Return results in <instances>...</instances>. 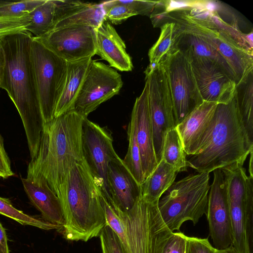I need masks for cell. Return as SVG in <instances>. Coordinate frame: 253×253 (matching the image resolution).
I'll list each match as a JSON object with an SVG mask.
<instances>
[{
    "label": "cell",
    "instance_id": "6da1fadb",
    "mask_svg": "<svg viewBox=\"0 0 253 253\" xmlns=\"http://www.w3.org/2000/svg\"><path fill=\"white\" fill-rule=\"evenodd\" d=\"M33 37L25 30L1 38L6 64L0 83L21 118L31 160L37 154L45 124L31 57Z\"/></svg>",
    "mask_w": 253,
    "mask_h": 253
},
{
    "label": "cell",
    "instance_id": "7a4b0ae2",
    "mask_svg": "<svg viewBox=\"0 0 253 253\" xmlns=\"http://www.w3.org/2000/svg\"><path fill=\"white\" fill-rule=\"evenodd\" d=\"M101 189L84 158L75 163L59 186L64 224L60 231L70 241L97 236L107 225L101 200Z\"/></svg>",
    "mask_w": 253,
    "mask_h": 253
},
{
    "label": "cell",
    "instance_id": "3957f363",
    "mask_svg": "<svg viewBox=\"0 0 253 253\" xmlns=\"http://www.w3.org/2000/svg\"><path fill=\"white\" fill-rule=\"evenodd\" d=\"M85 118L74 110L45 123L37 154L28 166V178L42 177L57 195L66 174L84 157L82 127Z\"/></svg>",
    "mask_w": 253,
    "mask_h": 253
},
{
    "label": "cell",
    "instance_id": "277c9868",
    "mask_svg": "<svg viewBox=\"0 0 253 253\" xmlns=\"http://www.w3.org/2000/svg\"><path fill=\"white\" fill-rule=\"evenodd\" d=\"M253 150V142L242 123L235 95L228 104H217L208 144L187 160V165L199 173H210L235 163L244 165Z\"/></svg>",
    "mask_w": 253,
    "mask_h": 253
},
{
    "label": "cell",
    "instance_id": "5b68a950",
    "mask_svg": "<svg viewBox=\"0 0 253 253\" xmlns=\"http://www.w3.org/2000/svg\"><path fill=\"white\" fill-rule=\"evenodd\" d=\"M107 224L117 234L126 253H161L172 233L160 214L158 204L141 196L128 211L114 208L100 195Z\"/></svg>",
    "mask_w": 253,
    "mask_h": 253
},
{
    "label": "cell",
    "instance_id": "8992f818",
    "mask_svg": "<svg viewBox=\"0 0 253 253\" xmlns=\"http://www.w3.org/2000/svg\"><path fill=\"white\" fill-rule=\"evenodd\" d=\"M209 172L191 174L174 182L159 200L161 216L172 232L179 231L185 221L196 224L206 214L210 189Z\"/></svg>",
    "mask_w": 253,
    "mask_h": 253
},
{
    "label": "cell",
    "instance_id": "52a82bcc",
    "mask_svg": "<svg viewBox=\"0 0 253 253\" xmlns=\"http://www.w3.org/2000/svg\"><path fill=\"white\" fill-rule=\"evenodd\" d=\"M227 183L232 246L237 253H252L253 176L238 163L221 168Z\"/></svg>",
    "mask_w": 253,
    "mask_h": 253
},
{
    "label": "cell",
    "instance_id": "ba28073f",
    "mask_svg": "<svg viewBox=\"0 0 253 253\" xmlns=\"http://www.w3.org/2000/svg\"><path fill=\"white\" fill-rule=\"evenodd\" d=\"M31 57L44 123L51 121L67 77L66 61L33 37Z\"/></svg>",
    "mask_w": 253,
    "mask_h": 253
},
{
    "label": "cell",
    "instance_id": "9c48e42d",
    "mask_svg": "<svg viewBox=\"0 0 253 253\" xmlns=\"http://www.w3.org/2000/svg\"><path fill=\"white\" fill-rule=\"evenodd\" d=\"M170 20L179 21L199 35L224 59L233 72L237 86L245 82L253 70V53L242 46L227 32L209 28L191 19L183 9L168 13Z\"/></svg>",
    "mask_w": 253,
    "mask_h": 253
},
{
    "label": "cell",
    "instance_id": "30bf717a",
    "mask_svg": "<svg viewBox=\"0 0 253 253\" xmlns=\"http://www.w3.org/2000/svg\"><path fill=\"white\" fill-rule=\"evenodd\" d=\"M160 66L166 74L176 126L204 101L189 61L180 50L172 54Z\"/></svg>",
    "mask_w": 253,
    "mask_h": 253
},
{
    "label": "cell",
    "instance_id": "8fae6325",
    "mask_svg": "<svg viewBox=\"0 0 253 253\" xmlns=\"http://www.w3.org/2000/svg\"><path fill=\"white\" fill-rule=\"evenodd\" d=\"M154 148L158 164L161 161L167 133L175 127L172 100L165 72L161 66L145 75Z\"/></svg>",
    "mask_w": 253,
    "mask_h": 253
},
{
    "label": "cell",
    "instance_id": "7c38bea8",
    "mask_svg": "<svg viewBox=\"0 0 253 253\" xmlns=\"http://www.w3.org/2000/svg\"><path fill=\"white\" fill-rule=\"evenodd\" d=\"M123 84L121 75L115 69L92 60L74 110L87 117L101 103L117 94Z\"/></svg>",
    "mask_w": 253,
    "mask_h": 253
},
{
    "label": "cell",
    "instance_id": "4fadbf2b",
    "mask_svg": "<svg viewBox=\"0 0 253 253\" xmlns=\"http://www.w3.org/2000/svg\"><path fill=\"white\" fill-rule=\"evenodd\" d=\"M112 132L85 118L82 127L84 157L91 172L98 182L102 195L109 201L107 171L109 164L119 157L113 145Z\"/></svg>",
    "mask_w": 253,
    "mask_h": 253
},
{
    "label": "cell",
    "instance_id": "5bb4252c",
    "mask_svg": "<svg viewBox=\"0 0 253 253\" xmlns=\"http://www.w3.org/2000/svg\"><path fill=\"white\" fill-rule=\"evenodd\" d=\"M34 38L67 62L92 57L95 54V34L90 27L57 28Z\"/></svg>",
    "mask_w": 253,
    "mask_h": 253
},
{
    "label": "cell",
    "instance_id": "9a60e30c",
    "mask_svg": "<svg viewBox=\"0 0 253 253\" xmlns=\"http://www.w3.org/2000/svg\"><path fill=\"white\" fill-rule=\"evenodd\" d=\"M206 215L210 237L214 248L226 249L232 245V227L227 183L221 169L213 170V179L208 195Z\"/></svg>",
    "mask_w": 253,
    "mask_h": 253
},
{
    "label": "cell",
    "instance_id": "2e32d148",
    "mask_svg": "<svg viewBox=\"0 0 253 253\" xmlns=\"http://www.w3.org/2000/svg\"><path fill=\"white\" fill-rule=\"evenodd\" d=\"M186 57L203 101L226 104L234 98L236 83L219 65L208 59Z\"/></svg>",
    "mask_w": 253,
    "mask_h": 253
},
{
    "label": "cell",
    "instance_id": "e0dca14e",
    "mask_svg": "<svg viewBox=\"0 0 253 253\" xmlns=\"http://www.w3.org/2000/svg\"><path fill=\"white\" fill-rule=\"evenodd\" d=\"M217 105L204 101L175 126L186 155L197 154L208 144Z\"/></svg>",
    "mask_w": 253,
    "mask_h": 253
},
{
    "label": "cell",
    "instance_id": "ac0fdd59",
    "mask_svg": "<svg viewBox=\"0 0 253 253\" xmlns=\"http://www.w3.org/2000/svg\"><path fill=\"white\" fill-rule=\"evenodd\" d=\"M107 179L108 202L122 212L129 211L141 196V187L119 157L110 162Z\"/></svg>",
    "mask_w": 253,
    "mask_h": 253
},
{
    "label": "cell",
    "instance_id": "d6986e66",
    "mask_svg": "<svg viewBox=\"0 0 253 253\" xmlns=\"http://www.w3.org/2000/svg\"><path fill=\"white\" fill-rule=\"evenodd\" d=\"M131 117L135 122L136 137L145 180L158 165L154 148L146 82L141 94L135 100Z\"/></svg>",
    "mask_w": 253,
    "mask_h": 253
},
{
    "label": "cell",
    "instance_id": "ffe728a7",
    "mask_svg": "<svg viewBox=\"0 0 253 253\" xmlns=\"http://www.w3.org/2000/svg\"><path fill=\"white\" fill-rule=\"evenodd\" d=\"M54 29L73 26H87L94 29L105 20L100 3L79 0H56Z\"/></svg>",
    "mask_w": 253,
    "mask_h": 253
},
{
    "label": "cell",
    "instance_id": "44dd1931",
    "mask_svg": "<svg viewBox=\"0 0 253 253\" xmlns=\"http://www.w3.org/2000/svg\"><path fill=\"white\" fill-rule=\"evenodd\" d=\"M94 29L95 54L106 61L111 67L121 71H131L133 69L131 59L126 52L125 42L111 23L104 20Z\"/></svg>",
    "mask_w": 253,
    "mask_h": 253
},
{
    "label": "cell",
    "instance_id": "7402d4cb",
    "mask_svg": "<svg viewBox=\"0 0 253 253\" xmlns=\"http://www.w3.org/2000/svg\"><path fill=\"white\" fill-rule=\"evenodd\" d=\"M24 189L42 217L62 228L64 218L59 199L42 177L21 178Z\"/></svg>",
    "mask_w": 253,
    "mask_h": 253
},
{
    "label": "cell",
    "instance_id": "603a6c76",
    "mask_svg": "<svg viewBox=\"0 0 253 253\" xmlns=\"http://www.w3.org/2000/svg\"><path fill=\"white\" fill-rule=\"evenodd\" d=\"M169 21L176 24L177 48L184 55L187 57L206 58L212 61L236 82L234 74L226 62L199 35L179 21Z\"/></svg>",
    "mask_w": 253,
    "mask_h": 253
},
{
    "label": "cell",
    "instance_id": "cb8c5ba5",
    "mask_svg": "<svg viewBox=\"0 0 253 253\" xmlns=\"http://www.w3.org/2000/svg\"><path fill=\"white\" fill-rule=\"evenodd\" d=\"M92 57L67 62L65 85L56 105L54 117L60 116L74 109L76 98L85 78Z\"/></svg>",
    "mask_w": 253,
    "mask_h": 253
},
{
    "label": "cell",
    "instance_id": "d4e9b609",
    "mask_svg": "<svg viewBox=\"0 0 253 253\" xmlns=\"http://www.w3.org/2000/svg\"><path fill=\"white\" fill-rule=\"evenodd\" d=\"M178 173L177 170L161 160L140 185L141 197L150 203L158 204L161 197L173 184Z\"/></svg>",
    "mask_w": 253,
    "mask_h": 253
},
{
    "label": "cell",
    "instance_id": "484cf974",
    "mask_svg": "<svg viewBox=\"0 0 253 253\" xmlns=\"http://www.w3.org/2000/svg\"><path fill=\"white\" fill-rule=\"evenodd\" d=\"M178 50L176 24L167 21L161 26L158 40L149 50L150 63L145 71V75L157 69Z\"/></svg>",
    "mask_w": 253,
    "mask_h": 253
},
{
    "label": "cell",
    "instance_id": "4316f807",
    "mask_svg": "<svg viewBox=\"0 0 253 253\" xmlns=\"http://www.w3.org/2000/svg\"><path fill=\"white\" fill-rule=\"evenodd\" d=\"M236 99L242 123L250 141L253 142V73L245 82L237 86Z\"/></svg>",
    "mask_w": 253,
    "mask_h": 253
},
{
    "label": "cell",
    "instance_id": "83f0119b",
    "mask_svg": "<svg viewBox=\"0 0 253 253\" xmlns=\"http://www.w3.org/2000/svg\"><path fill=\"white\" fill-rule=\"evenodd\" d=\"M56 4L54 0H46L29 13L31 23L26 30L39 38L53 30L55 21Z\"/></svg>",
    "mask_w": 253,
    "mask_h": 253
},
{
    "label": "cell",
    "instance_id": "f1b7e54d",
    "mask_svg": "<svg viewBox=\"0 0 253 253\" xmlns=\"http://www.w3.org/2000/svg\"><path fill=\"white\" fill-rule=\"evenodd\" d=\"M162 160L173 167L179 172L187 170L188 165L186 154L175 127L169 130L165 136Z\"/></svg>",
    "mask_w": 253,
    "mask_h": 253
},
{
    "label": "cell",
    "instance_id": "f546056e",
    "mask_svg": "<svg viewBox=\"0 0 253 253\" xmlns=\"http://www.w3.org/2000/svg\"><path fill=\"white\" fill-rule=\"evenodd\" d=\"M127 139L128 147L126 156L122 161L137 183L141 185L144 181V177L136 137L135 122L132 117L127 128Z\"/></svg>",
    "mask_w": 253,
    "mask_h": 253
},
{
    "label": "cell",
    "instance_id": "4dcf8cb0",
    "mask_svg": "<svg viewBox=\"0 0 253 253\" xmlns=\"http://www.w3.org/2000/svg\"><path fill=\"white\" fill-rule=\"evenodd\" d=\"M0 214L24 225H30L46 230L57 229L60 231L62 228L59 226L48 222L42 217L41 218L24 213L15 208L8 199L0 197Z\"/></svg>",
    "mask_w": 253,
    "mask_h": 253
},
{
    "label": "cell",
    "instance_id": "1f68e13d",
    "mask_svg": "<svg viewBox=\"0 0 253 253\" xmlns=\"http://www.w3.org/2000/svg\"><path fill=\"white\" fill-rule=\"evenodd\" d=\"M46 0H25L16 2L0 1V18H16L29 14Z\"/></svg>",
    "mask_w": 253,
    "mask_h": 253
},
{
    "label": "cell",
    "instance_id": "d6a6232c",
    "mask_svg": "<svg viewBox=\"0 0 253 253\" xmlns=\"http://www.w3.org/2000/svg\"><path fill=\"white\" fill-rule=\"evenodd\" d=\"M105 12V20L114 24H119L127 18L137 15L128 7L117 3L116 0L104 1L101 3Z\"/></svg>",
    "mask_w": 253,
    "mask_h": 253
},
{
    "label": "cell",
    "instance_id": "836d02e7",
    "mask_svg": "<svg viewBox=\"0 0 253 253\" xmlns=\"http://www.w3.org/2000/svg\"><path fill=\"white\" fill-rule=\"evenodd\" d=\"M99 237L102 253H126L120 238L107 224L101 231Z\"/></svg>",
    "mask_w": 253,
    "mask_h": 253
},
{
    "label": "cell",
    "instance_id": "e575fe53",
    "mask_svg": "<svg viewBox=\"0 0 253 253\" xmlns=\"http://www.w3.org/2000/svg\"><path fill=\"white\" fill-rule=\"evenodd\" d=\"M30 23L29 14L20 17L0 18V38L26 30Z\"/></svg>",
    "mask_w": 253,
    "mask_h": 253
},
{
    "label": "cell",
    "instance_id": "d590c367",
    "mask_svg": "<svg viewBox=\"0 0 253 253\" xmlns=\"http://www.w3.org/2000/svg\"><path fill=\"white\" fill-rule=\"evenodd\" d=\"M185 253H217V249L213 247L208 238L186 236Z\"/></svg>",
    "mask_w": 253,
    "mask_h": 253
},
{
    "label": "cell",
    "instance_id": "8d00e7d4",
    "mask_svg": "<svg viewBox=\"0 0 253 253\" xmlns=\"http://www.w3.org/2000/svg\"><path fill=\"white\" fill-rule=\"evenodd\" d=\"M186 235L181 232H172L162 249L161 253H185Z\"/></svg>",
    "mask_w": 253,
    "mask_h": 253
},
{
    "label": "cell",
    "instance_id": "74e56055",
    "mask_svg": "<svg viewBox=\"0 0 253 253\" xmlns=\"http://www.w3.org/2000/svg\"><path fill=\"white\" fill-rule=\"evenodd\" d=\"M120 4L126 5L133 11L136 15L150 16L159 5L160 1L145 0H115Z\"/></svg>",
    "mask_w": 253,
    "mask_h": 253
},
{
    "label": "cell",
    "instance_id": "f35d334b",
    "mask_svg": "<svg viewBox=\"0 0 253 253\" xmlns=\"http://www.w3.org/2000/svg\"><path fill=\"white\" fill-rule=\"evenodd\" d=\"M3 138L0 134V177L7 178L13 175L9 158L5 150Z\"/></svg>",
    "mask_w": 253,
    "mask_h": 253
},
{
    "label": "cell",
    "instance_id": "ab89813d",
    "mask_svg": "<svg viewBox=\"0 0 253 253\" xmlns=\"http://www.w3.org/2000/svg\"><path fill=\"white\" fill-rule=\"evenodd\" d=\"M0 253H9L7 237L4 228L0 222Z\"/></svg>",
    "mask_w": 253,
    "mask_h": 253
},
{
    "label": "cell",
    "instance_id": "60d3db41",
    "mask_svg": "<svg viewBox=\"0 0 253 253\" xmlns=\"http://www.w3.org/2000/svg\"><path fill=\"white\" fill-rule=\"evenodd\" d=\"M6 64V58L4 50L0 38V83L3 77Z\"/></svg>",
    "mask_w": 253,
    "mask_h": 253
},
{
    "label": "cell",
    "instance_id": "b9f144b4",
    "mask_svg": "<svg viewBox=\"0 0 253 253\" xmlns=\"http://www.w3.org/2000/svg\"><path fill=\"white\" fill-rule=\"evenodd\" d=\"M217 253H237L231 245L228 248L223 250H217Z\"/></svg>",
    "mask_w": 253,
    "mask_h": 253
},
{
    "label": "cell",
    "instance_id": "7bdbcfd3",
    "mask_svg": "<svg viewBox=\"0 0 253 253\" xmlns=\"http://www.w3.org/2000/svg\"><path fill=\"white\" fill-rule=\"evenodd\" d=\"M253 150L252 151L250 154V162H249V171L250 172V176H253Z\"/></svg>",
    "mask_w": 253,
    "mask_h": 253
}]
</instances>
